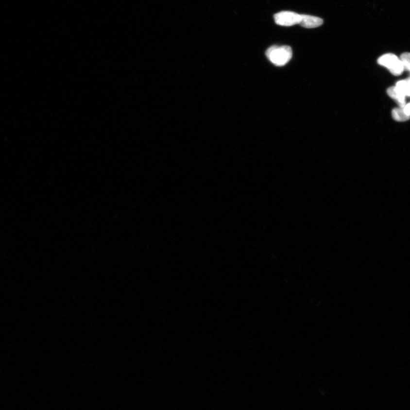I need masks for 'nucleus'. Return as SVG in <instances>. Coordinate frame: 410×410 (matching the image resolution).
<instances>
[{
    "mask_svg": "<svg viewBox=\"0 0 410 410\" xmlns=\"http://www.w3.org/2000/svg\"><path fill=\"white\" fill-rule=\"evenodd\" d=\"M274 19L277 25L291 26L300 24L301 15L293 12L283 11L276 13Z\"/></svg>",
    "mask_w": 410,
    "mask_h": 410,
    "instance_id": "7ed1b4c3",
    "label": "nucleus"
},
{
    "mask_svg": "<svg viewBox=\"0 0 410 410\" xmlns=\"http://www.w3.org/2000/svg\"><path fill=\"white\" fill-rule=\"evenodd\" d=\"M392 117L397 121H406L410 119V102L405 107L395 108L392 111Z\"/></svg>",
    "mask_w": 410,
    "mask_h": 410,
    "instance_id": "39448f33",
    "label": "nucleus"
},
{
    "mask_svg": "<svg viewBox=\"0 0 410 410\" xmlns=\"http://www.w3.org/2000/svg\"><path fill=\"white\" fill-rule=\"evenodd\" d=\"M379 65L388 68L393 75L399 76L403 73L405 70L401 60L395 54H386L381 56L378 59Z\"/></svg>",
    "mask_w": 410,
    "mask_h": 410,
    "instance_id": "f03ea898",
    "label": "nucleus"
},
{
    "mask_svg": "<svg viewBox=\"0 0 410 410\" xmlns=\"http://www.w3.org/2000/svg\"><path fill=\"white\" fill-rule=\"evenodd\" d=\"M323 24V19L317 17L301 15V21L299 24L304 28H315L322 25Z\"/></svg>",
    "mask_w": 410,
    "mask_h": 410,
    "instance_id": "20e7f679",
    "label": "nucleus"
},
{
    "mask_svg": "<svg viewBox=\"0 0 410 410\" xmlns=\"http://www.w3.org/2000/svg\"><path fill=\"white\" fill-rule=\"evenodd\" d=\"M406 95L410 97V77L406 79Z\"/></svg>",
    "mask_w": 410,
    "mask_h": 410,
    "instance_id": "6e6552de",
    "label": "nucleus"
},
{
    "mask_svg": "<svg viewBox=\"0 0 410 410\" xmlns=\"http://www.w3.org/2000/svg\"><path fill=\"white\" fill-rule=\"evenodd\" d=\"M266 54L270 61L277 66L286 65L292 57V49L289 46H271Z\"/></svg>",
    "mask_w": 410,
    "mask_h": 410,
    "instance_id": "f257e3e1",
    "label": "nucleus"
},
{
    "mask_svg": "<svg viewBox=\"0 0 410 410\" xmlns=\"http://www.w3.org/2000/svg\"><path fill=\"white\" fill-rule=\"evenodd\" d=\"M387 93L389 95L390 97L394 99L397 102L399 105V107H403L405 106L406 103V96L399 92L395 86L390 87L387 90Z\"/></svg>",
    "mask_w": 410,
    "mask_h": 410,
    "instance_id": "423d86ee",
    "label": "nucleus"
},
{
    "mask_svg": "<svg viewBox=\"0 0 410 410\" xmlns=\"http://www.w3.org/2000/svg\"><path fill=\"white\" fill-rule=\"evenodd\" d=\"M401 60L404 65L405 69L410 71V53L404 52L401 55Z\"/></svg>",
    "mask_w": 410,
    "mask_h": 410,
    "instance_id": "0eeeda50",
    "label": "nucleus"
}]
</instances>
